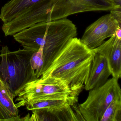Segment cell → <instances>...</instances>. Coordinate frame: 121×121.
Listing matches in <instances>:
<instances>
[{
	"label": "cell",
	"instance_id": "obj_9",
	"mask_svg": "<svg viewBox=\"0 0 121 121\" xmlns=\"http://www.w3.org/2000/svg\"><path fill=\"white\" fill-rule=\"evenodd\" d=\"M111 75V71L106 58L100 54L95 53L84 89L90 91L102 86L107 82Z\"/></svg>",
	"mask_w": 121,
	"mask_h": 121
},
{
	"label": "cell",
	"instance_id": "obj_11",
	"mask_svg": "<svg viewBox=\"0 0 121 121\" xmlns=\"http://www.w3.org/2000/svg\"><path fill=\"white\" fill-rule=\"evenodd\" d=\"M73 14L92 11H110L114 8L110 0H68Z\"/></svg>",
	"mask_w": 121,
	"mask_h": 121
},
{
	"label": "cell",
	"instance_id": "obj_1",
	"mask_svg": "<svg viewBox=\"0 0 121 121\" xmlns=\"http://www.w3.org/2000/svg\"><path fill=\"white\" fill-rule=\"evenodd\" d=\"M77 35L76 25L70 20L64 18L37 23L13 36L25 49L36 52L41 47L43 48L41 76L69 42Z\"/></svg>",
	"mask_w": 121,
	"mask_h": 121
},
{
	"label": "cell",
	"instance_id": "obj_19",
	"mask_svg": "<svg viewBox=\"0 0 121 121\" xmlns=\"http://www.w3.org/2000/svg\"><path fill=\"white\" fill-rule=\"evenodd\" d=\"M0 88H2V89L6 90L7 91H8V92H9L10 93L9 91V90L8 88L7 87V86H5L4 83L2 81V80L0 79Z\"/></svg>",
	"mask_w": 121,
	"mask_h": 121
},
{
	"label": "cell",
	"instance_id": "obj_2",
	"mask_svg": "<svg viewBox=\"0 0 121 121\" xmlns=\"http://www.w3.org/2000/svg\"><path fill=\"white\" fill-rule=\"evenodd\" d=\"M95 54L93 49L87 47L80 39L74 37L40 77L51 75L65 81L71 87L84 88Z\"/></svg>",
	"mask_w": 121,
	"mask_h": 121
},
{
	"label": "cell",
	"instance_id": "obj_14",
	"mask_svg": "<svg viewBox=\"0 0 121 121\" xmlns=\"http://www.w3.org/2000/svg\"><path fill=\"white\" fill-rule=\"evenodd\" d=\"M100 121H121V98L115 99L111 103Z\"/></svg>",
	"mask_w": 121,
	"mask_h": 121
},
{
	"label": "cell",
	"instance_id": "obj_13",
	"mask_svg": "<svg viewBox=\"0 0 121 121\" xmlns=\"http://www.w3.org/2000/svg\"><path fill=\"white\" fill-rule=\"evenodd\" d=\"M70 105V102L63 100L54 99H42L36 100L27 104L25 106L29 110H35L42 108H51L60 107Z\"/></svg>",
	"mask_w": 121,
	"mask_h": 121
},
{
	"label": "cell",
	"instance_id": "obj_16",
	"mask_svg": "<svg viewBox=\"0 0 121 121\" xmlns=\"http://www.w3.org/2000/svg\"><path fill=\"white\" fill-rule=\"evenodd\" d=\"M110 12V14L121 27V7H114Z\"/></svg>",
	"mask_w": 121,
	"mask_h": 121
},
{
	"label": "cell",
	"instance_id": "obj_12",
	"mask_svg": "<svg viewBox=\"0 0 121 121\" xmlns=\"http://www.w3.org/2000/svg\"><path fill=\"white\" fill-rule=\"evenodd\" d=\"M12 94L0 88V121H21Z\"/></svg>",
	"mask_w": 121,
	"mask_h": 121
},
{
	"label": "cell",
	"instance_id": "obj_3",
	"mask_svg": "<svg viewBox=\"0 0 121 121\" xmlns=\"http://www.w3.org/2000/svg\"><path fill=\"white\" fill-rule=\"evenodd\" d=\"M58 0H10L1 9L0 19L5 37L13 36L42 22L51 21L52 8Z\"/></svg>",
	"mask_w": 121,
	"mask_h": 121
},
{
	"label": "cell",
	"instance_id": "obj_8",
	"mask_svg": "<svg viewBox=\"0 0 121 121\" xmlns=\"http://www.w3.org/2000/svg\"><path fill=\"white\" fill-rule=\"evenodd\" d=\"M107 60L112 78L118 80L121 76V39L115 35L93 49Z\"/></svg>",
	"mask_w": 121,
	"mask_h": 121
},
{
	"label": "cell",
	"instance_id": "obj_10",
	"mask_svg": "<svg viewBox=\"0 0 121 121\" xmlns=\"http://www.w3.org/2000/svg\"><path fill=\"white\" fill-rule=\"evenodd\" d=\"M70 105L60 107L42 108L32 110L30 117L27 115V121H78L75 112Z\"/></svg>",
	"mask_w": 121,
	"mask_h": 121
},
{
	"label": "cell",
	"instance_id": "obj_15",
	"mask_svg": "<svg viewBox=\"0 0 121 121\" xmlns=\"http://www.w3.org/2000/svg\"><path fill=\"white\" fill-rule=\"evenodd\" d=\"M30 63L33 77L35 79L40 78L44 64L43 48L42 47L33 53L30 59Z\"/></svg>",
	"mask_w": 121,
	"mask_h": 121
},
{
	"label": "cell",
	"instance_id": "obj_5",
	"mask_svg": "<svg viewBox=\"0 0 121 121\" xmlns=\"http://www.w3.org/2000/svg\"><path fill=\"white\" fill-rule=\"evenodd\" d=\"M34 52L24 48L11 52L7 46L0 51V78L14 98L26 83L36 79L30 63Z\"/></svg>",
	"mask_w": 121,
	"mask_h": 121
},
{
	"label": "cell",
	"instance_id": "obj_7",
	"mask_svg": "<svg viewBox=\"0 0 121 121\" xmlns=\"http://www.w3.org/2000/svg\"><path fill=\"white\" fill-rule=\"evenodd\" d=\"M120 26L110 14L104 15L88 26L80 40L90 49H94L102 44L108 37L115 35Z\"/></svg>",
	"mask_w": 121,
	"mask_h": 121
},
{
	"label": "cell",
	"instance_id": "obj_18",
	"mask_svg": "<svg viewBox=\"0 0 121 121\" xmlns=\"http://www.w3.org/2000/svg\"><path fill=\"white\" fill-rule=\"evenodd\" d=\"M115 36L119 39H121V27H119L116 30Z\"/></svg>",
	"mask_w": 121,
	"mask_h": 121
},
{
	"label": "cell",
	"instance_id": "obj_6",
	"mask_svg": "<svg viewBox=\"0 0 121 121\" xmlns=\"http://www.w3.org/2000/svg\"><path fill=\"white\" fill-rule=\"evenodd\" d=\"M118 80L112 78L102 86L89 91L85 102L78 106L84 121H100L111 103L121 98V89Z\"/></svg>",
	"mask_w": 121,
	"mask_h": 121
},
{
	"label": "cell",
	"instance_id": "obj_4",
	"mask_svg": "<svg viewBox=\"0 0 121 121\" xmlns=\"http://www.w3.org/2000/svg\"><path fill=\"white\" fill-rule=\"evenodd\" d=\"M83 89L71 87L65 81L48 75L26 83L17 94L15 105L18 108L36 100L54 99L66 100L73 106L78 102Z\"/></svg>",
	"mask_w": 121,
	"mask_h": 121
},
{
	"label": "cell",
	"instance_id": "obj_17",
	"mask_svg": "<svg viewBox=\"0 0 121 121\" xmlns=\"http://www.w3.org/2000/svg\"><path fill=\"white\" fill-rule=\"evenodd\" d=\"M114 4V7H121V0H110Z\"/></svg>",
	"mask_w": 121,
	"mask_h": 121
}]
</instances>
